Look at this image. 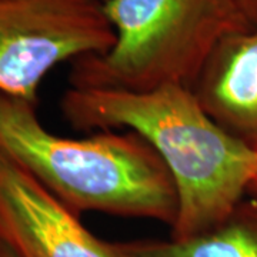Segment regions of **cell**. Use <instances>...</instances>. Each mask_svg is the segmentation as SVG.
Returning a JSON list of instances; mask_svg holds the SVG:
<instances>
[{
  "mask_svg": "<svg viewBox=\"0 0 257 257\" xmlns=\"http://www.w3.org/2000/svg\"><path fill=\"white\" fill-rule=\"evenodd\" d=\"M60 110L77 130H132L155 149L177 193L170 239L217 226L257 179L256 150L221 127L189 87L126 92L69 86Z\"/></svg>",
  "mask_w": 257,
  "mask_h": 257,
  "instance_id": "obj_1",
  "label": "cell"
},
{
  "mask_svg": "<svg viewBox=\"0 0 257 257\" xmlns=\"http://www.w3.org/2000/svg\"><path fill=\"white\" fill-rule=\"evenodd\" d=\"M0 153L80 216L99 211L173 226L177 193L155 149L132 130L87 138L52 133L37 104L0 92Z\"/></svg>",
  "mask_w": 257,
  "mask_h": 257,
  "instance_id": "obj_2",
  "label": "cell"
},
{
  "mask_svg": "<svg viewBox=\"0 0 257 257\" xmlns=\"http://www.w3.org/2000/svg\"><path fill=\"white\" fill-rule=\"evenodd\" d=\"M114 43L70 63L69 86L146 92L193 90L216 47L251 29L233 0H104Z\"/></svg>",
  "mask_w": 257,
  "mask_h": 257,
  "instance_id": "obj_3",
  "label": "cell"
},
{
  "mask_svg": "<svg viewBox=\"0 0 257 257\" xmlns=\"http://www.w3.org/2000/svg\"><path fill=\"white\" fill-rule=\"evenodd\" d=\"M113 43L104 0H0V92L37 104L56 66Z\"/></svg>",
  "mask_w": 257,
  "mask_h": 257,
  "instance_id": "obj_4",
  "label": "cell"
},
{
  "mask_svg": "<svg viewBox=\"0 0 257 257\" xmlns=\"http://www.w3.org/2000/svg\"><path fill=\"white\" fill-rule=\"evenodd\" d=\"M0 240L19 257H140L128 243H111L35 177L0 153Z\"/></svg>",
  "mask_w": 257,
  "mask_h": 257,
  "instance_id": "obj_5",
  "label": "cell"
},
{
  "mask_svg": "<svg viewBox=\"0 0 257 257\" xmlns=\"http://www.w3.org/2000/svg\"><path fill=\"white\" fill-rule=\"evenodd\" d=\"M193 92L221 127L257 152V29L226 37Z\"/></svg>",
  "mask_w": 257,
  "mask_h": 257,
  "instance_id": "obj_6",
  "label": "cell"
},
{
  "mask_svg": "<svg viewBox=\"0 0 257 257\" xmlns=\"http://www.w3.org/2000/svg\"><path fill=\"white\" fill-rule=\"evenodd\" d=\"M128 244L140 257H257V194L247 193L224 220L197 236Z\"/></svg>",
  "mask_w": 257,
  "mask_h": 257,
  "instance_id": "obj_7",
  "label": "cell"
},
{
  "mask_svg": "<svg viewBox=\"0 0 257 257\" xmlns=\"http://www.w3.org/2000/svg\"><path fill=\"white\" fill-rule=\"evenodd\" d=\"M251 29H257V0H233Z\"/></svg>",
  "mask_w": 257,
  "mask_h": 257,
  "instance_id": "obj_8",
  "label": "cell"
},
{
  "mask_svg": "<svg viewBox=\"0 0 257 257\" xmlns=\"http://www.w3.org/2000/svg\"><path fill=\"white\" fill-rule=\"evenodd\" d=\"M0 257H19L12 248L0 240Z\"/></svg>",
  "mask_w": 257,
  "mask_h": 257,
  "instance_id": "obj_9",
  "label": "cell"
},
{
  "mask_svg": "<svg viewBox=\"0 0 257 257\" xmlns=\"http://www.w3.org/2000/svg\"><path fill=\"white\" fill-rule=\"evenodd\" d=\"M248 193H254V194H257V179L254 180V182H253V183H251Z\"/></svg>",
  "mask_w": 257,
  "mask_h": 257,
  "instance_id": "obj_10",
  "label": "cell"
}]
</instances>
